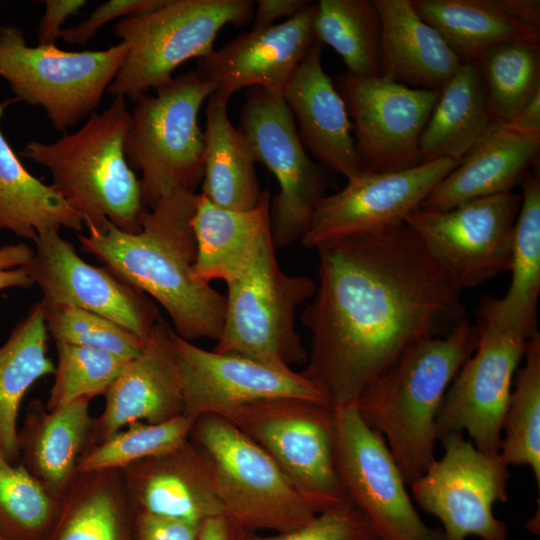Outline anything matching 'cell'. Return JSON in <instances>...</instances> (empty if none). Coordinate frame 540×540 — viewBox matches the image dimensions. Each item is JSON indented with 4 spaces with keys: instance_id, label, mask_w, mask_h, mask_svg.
<instances>
[{
    "instance_id": "1",
    "label": "cell",
    "mask_w": 540,
    "mask_h": 540,
    "mask_svg": "<svg viewBox=\"0 0 540 540\" xmlns=\"http://www.w3.org/2000/svg\"><path fill=\"white\" fill-rule=\"evenodd\" d=\"M319 284L302 313L300 372L333 408L353 404L417 342L466 319L461 290L404 222L318 244Z\"/></svg>"
},
{
    "instance_id": "2",
    "label": "cell",
    "mask_w": 540,
    "mask_h": 540,
    "mask_svg": "<svg viewBox=\"0 0 540 540\" xmlns=\"http://www.w3.org/2000/svg\"><path fill=\"white\" fill-rule=\"evenodd\" d=\"M197 199L198 194L173 190L144 210L139 232H124L107 222L103 232L88 228L79 240L84 252L156 300L180 337L217 341L226 296L193 271Z\"/></svg>"
},
{
    "instance_id": "3",
    "label": "cell",
    "mask_w": 540,
    "mask_h": 540,
    "mask_svg": "<svg viewBox=\"0 0 540 540\" xmlns=\"http://www.w3.org/2000/svg\"><path fill=\"white\" fill-rule=\"evenodd\" d=\"M477 343V326L466 318L446 335L408 348L355 402L364 421L383 436L407 484L435 459L440 407Z\"/></svg>"
},
{
    "instance_id": "4",
    "label": "cell",
    "mask_w": 540,
    "mask_h": 540,
    "mask_svg": "<svg viewBox=\"0 0 540 540\" xmlns=\"http://www.w3.org/2000/svg\"><path fill=\"white\" fill-rule=\"evenodd\" d=\"M129 119L126 98L114 96L76 132L63 133L52 143L33 140L21 152L49 170L51 186L87 228L103 232L109 222L124 232L141 230L146 207L124 152Z\"/></svg>"
},
{
    "instance_id": "5",
    "label": "cell",
    "mask_w": 540,
    "mask_h": 540,
    "mask_svg": "<svg viewBox=\"0 0 540 540\" xmlns=\"http://www.w3.org/2000/svg\"><path fill=\"white\" fill-rule=\"evenodd\" d=\"M189 439L203 453L223 516L246 533L289 531L318 515L274 460L224 418H197Z\"/></svg>"
},
{
    "instance_id": "6",
    "label": "cell",
    "mask_w": 540,
    "mask_h": 540,
    "mask_svg": "<svg viewBox=\"0 0 540 540\" xmlns=\"http://www.w3.org/2000/svg\"><path fill=\"white\" fill-rule=\"evenodd\" d=\"M155 91L136 101L124 140L129 166L142 172L146 208L176 189L195 193L202 183L204 136L198 114L213 89L190 71Z\"/></svg>"
},
{
    "instance_id": "7",
    "label": "cell",
    "mask_w": 540,
    "mask_h": 540,
    "mask_svg": "<svg viewBox=\"0 0 540 540\" xmlns=\"http://www.w3.org/2000/svg\"><path fill=\"white\" fill-rule=\"evenodd\" d=\"M253 15L251 0H166L151 13L118 20L114 33L127 52L107 93L136 102L169 83L184 62L209 55L224 26H243Z\"/></svg>"
},
{
    "instance_id": "8",
    "label": "cell",
    "mask_w": 540,
    "mask_h": 540,
    "mask_svg": "<svg viewBox=\"0 0 540 540\" xmlns=\"http://www.w3.org/2000/svg\"><path fill=\"white\" fill-rule=\"evenodd\" d=\"M272 239L253 263L227 282L223 327L214 351L240 355L279 370L307 362L296 330L298 308L312 298L316 282L279 266Z\"/></svg>"
},
{
    "instance_id": "9",
    "label": "cell",
    "mask_w": 540,
    "mask_h": 540,
    "mask_svg": "<svg viewBox=\"0 0 540 540\" xmlns=\"http://www.w3.org/2000/svg\"><path fill=\"white\" fill-rule=\"evenodd\" d=\"M218 416L257 443L317 514L350 503L334 465L331 405L279 397L249 402Z\"/></svg>"
},
{
    "instance_id": "10",
    "label": "cell",
    "mask_w": 540,
    "mask_h": 540,
    "mask_svg": "<svg viewBox=\"0 0 540 540\" xmlns=\"http://www.w3.org/2000/svg\"><path fill=\"white\" fill-rule=\"evenodd\" d=\"M126 52L123 42L83 51H66L56 44L30 46L19 27L0 26V78L15 100L41 106L63 133L95 112Z\"/></svg>"
},
{
    "instance_id": "11",
    "label": "cell",
    "mask_w": 540,
    "mask_h": 540,
    "mask_svg": "<svg viewBox=\"0 0 540 540\" xmlns=\"http://www.w3.org/2000/svg\"><path fill=\"white\" fill-rule=\"evenodd\" d=\"M476 326V349L447 389L436 420L437 438L466 431L478 450L497 456L514 375L530 336L495 315L482 301Z\"/></svg>"
},
{
    "instance_id": "12",
    "label": "cell",
    "mask_w": 540,
    "mask_h": 540,
    "mask_svg": "<svg viewBox=\"0 0 540 540\" xmlns=\"http://www.w3.org/2000/svg\"><path fill=\"white\" fill-rule=\"evenodd\" d=\"M240 129L255 159L275 176L279 192L270 203L275 248L300 241L329 186L327 169L307 154L295 119L282 97L249 88L240 112Z\"/></svg>"
},
{
    "instance_id": "13",
    "label": "cell",
    "mask_w": 540,
    "mask_h": 540,
    "mask_svg": "<svg viewBox=\"0 0 540 540\" xmlns=\"http://www.w3.org/2000/svg\"><path fill=\"white\" fill-rule=\"evenodd\" d=\"M334 411L336 473L378 540H444L441 530L427 525L416 511L386 441L355 403Z\"/></svg>"
},
{
    "instance_id": "14",
    "label": "cell",
    "mask_w": 540,
    "mask_h": 540,
    "mask_svg": "<svg viewBox=\"0 0 540 540\" xmlns=\"http://www.w3.org/2000/svg\"><path fill=\"white\" fill-rule=\"evenodd\" d=\"M444 454L410 483L417 504L442 524L444 540H507L506 524L493 512L507 501L508 466L478 450L462 432L440 439Z\"/></svg>"
},
{
    "instance_id": "15",
    "label": "cell",
    "mask_w": 540,
    "mask_h": 540,
    "mask_svg": "<svg viewBox=\"0 0 540 540\" xmlns=\"http://www.w3.org/2000/svg\"><path fill=\"white\" fill-rule=\"evenodd\" d=\"M520 205L521 195L511 191L447 210L417 208L404 222L462 291L509 271Z\"/></svg>"
},
{
    "instance_id": "16",
    "label": "cell",
    "mask_w": 540,
    "mask_h": 540,
    "mask_svg": "<svg viewBox=\"0 0 540 540\" xmlns=\"http://www.w3.org/2000/svg\"><path fill=\"white\" fill-rule=\"evenodd\" d=\"M342 96L365 171L390 172L420 165L419 140L440 89L411 88L383 76L347 72L335 84Z\"/></svg>"
},
{
    "instance_id": "17",
    "label": "cell",
    "mask_w": 540,
    "mask_h": 540,
    "mask_svg": "<svg viewBox=\"0 0 540 540\" xmlns=\"http://www.w3.org/2000/svg\"><path fill=\"white\" fill-rule=\"evenodd\" d=\"M459 162L439 159L390 172L364 171L317 204L300 242L307 248L339 237L368 234L404 223Z\"/></svg>"
},
{
    "instance_id": "18",
    "label": "cell",
    "mask_w": 540,
    "mask_h": 540,
    "mask_svg": "<svg viewBox=\"0 0 540 540\" xmlns=\"http://www.w3.org/2000/svg\"><path fill=\"white\" fill-rule=\"evenodd\" d=\"M23 266L44 302L69 304L108 318L147 340L161 318L156 303L106 266L85 262L59 232L46 231Z\"/></svg>"
},
{
    "instance_id": "19",
    "label": "cell",
    "mask_w": 540,
    "mask_h": 540,
    "mask_svg": "<svg viewBox=\"0 0 540 540\" xmlns=\"http://www.w3.org/2000/svg\"><path fill=\"white\" fill-rule=\"evenodd\" d=\"M183 396V413L198 418L220 415L240 405L269 398L295 397L331 405L301 373L255 360L209 351L180 337L172 328Z\"/></svg>"
},
{
    "instance_id": "20",
    "label": "cell",
    "mask_w": 540,
    "mask_h": 540,
    "mask_svg": "<svg viewBox=\"0 0 540 540\" xmlns=\"http://www.w3.org/2000/svg\"><path fill=\"white\" fill-rule=\"evenodd\" d=\"M317 2L279 24L241 33L222 48L197 60L194 73L212 96L228 103L242 88H260L282 97L297 66L316 41Z\"/></svg>"
},
{
    "instance_id": "21",
    "label": "cell",
    "mask_w": 540,
    "mask_h": 540,
    "mask_svg": "<svg viewBox=\"0 0 540 540\" xmlns=\"http://www.w3.org/2000/svg\"><path fill=\"white\" fill-rule=\"evenodd\" d=\"M171 331L160 318L142 352L110 385L103 412L93 418L87 447L130 423H162L183 414L182 383Z\"/></svg>"
},
{
    "instance_id": "22",
    "label": "cell",
    "mask_w": 540,
    "mask_h": 540,
    "mask_svg": "<svg viewBox=\"0 0 540 540\" xmlns=\"http://www.w3.org/2000/svg\"><path fill=\"white\" fill-rule=\"evenodd\" d=\"M317 40L297 66L283 94L300 141L327 170L347 180L365 171L352 136L346 104L321 61Z\"/></svg>"
},
{
    "instance_id": "23",
    "label": "cell",
    "mask_w": 540,
    "mask_h": 540,
    "mask_svg": "<svg viewBox=\"0 0 540 540\" xmlns=\"http://www.w3.org/2000/svg\"><path fill=\"white\" fill-rule=\"evenodd\" d=\"M121 473L138 513L196 525L223 516L207 461L190 439Z\"/></svg>"
},
{
    "instance_id": "24",
    "label": "cell",
    "mask_w": 540,
    "mask_h": 540,
    "mask_svg": "<svg viewBox=\"0 0 540 540\" xmlns=\"http://www.w3.org/2000/svg\"><path fill=\"white\" fill-rule=\"evenodd\" d=\"M540 149V135L493 121L486 133L431 191L419 208L447 210L521 184Z\"/></svg>"
},
{
    "instance_id": "25",
    "label": "cell",
    "mask_w": 540,
    "mask_h": 540,
    "mask_svg": "<svg viewBox=\"0 0 540 540\" xmlns=\"http://www.w3.org/2000/svg\"><path fill=\"white\" fill-rule=\"evenodd\" d=\"M462 62L514 40H540L539 0H411Z\"/></svg>"
},
{
    "instance_id": "26",
    "label": "cell",
    "mask_w": 540,
    "mask_h": 540,
    "mask_svg": "<svg viewBox=\"0 0 540 540\" xmlns=\"http://www.w3.org/2000/svg\"><path fill=\"white\" fill-rule=\"evenodd\" d=\"M90 401L84 398L48 410L42 401L33 400L18 430L19 462L57 499L64 497L79 474L93 421Z\"/></svg>"
},
{
    "instance_id": "27",
    "label": "cell",
    "mask_w": 540,
    "mask_h": 540,
    "mask_svg": "<svg viewBox=\"0 0 540 540\" xmlns=\"http://www.w3.org/2000/svg\"><path fill=\"white\" fill-rule=\"evenodd\" d=\"M382 25L380 76L416 89H441L462 61L411 0H373Z\"/></svg>"
},
{
    "instance_id": "28",
    "label": "cell",
    "mask_w": 540,
    "mask_h": 540,
    "mask_svg": "<svg viewBox=\"0 0 540 540\" xmlns=\"http://www.w3.org/2000/svg\"><path fill=\"white\" fill-rule=\"evenodd\" d=\"M192 227L196 242L194 274L208 283H227L242 274L272 239L270 195L263 191L256 207L236 211L198 194Z\"/></svg>"
},
{
    "instance_id": "29",
    "label": "cell",
    "mask_w": 540,
    "mask_h": 540,
    "mask_svg": "<svg viewBox=\"0 0 540 540\" xmlns=\"http://www.w3.org/2000/svg\"><path fill=\"white\" fill-rule=\"evenodd\" d=\"M205 114L201 194L213 204L230 210L256 207L263 191L250 141L231 123L226 102L210 95Z\"/></svg>"
},
{
    "instance_id": "30",
    "label": "cell",
    "mask_w": 540,
    "mask_h": 540,
    "mask_svg": "<svg viewBox=\"0 0 540 540\" xmlns=\"http://www.w3.org/2000/svg\"><path fill=\"white\" fill-rule=\"evenodd\" d=\"M135 517L121 470L79 473L45 540H134Z\"/></svg>"
},
{
    "instance_id": "31",
    "label": "cell",
    "mask_w": 540,
    "mask_h": 540,
    "mask_svg": "<svg viewBox=\"0 0 540 540\" xmlns=\"http://www.w3.org/2000/svg\"><path fill=\"white\" fill-rule=\"evenodd\" d=\"M493 120L474 61L462 62L440 89L439 98L419 140L420 163L439 159L460 162Z\"/></svg>"
},
{
    "instance_id": "32",
    "label": "cell",
    "mask_w": 540,
    "mask_h": 540,
    "mask_svg": "<svg viewBox=\"0 0 540 540\" xmlns=\"http://www.w3.org/2000/svg\"><path fill=\"white\" fill-rule=\"evenodd\" d=\"M14 99L0 102V120ZM83 220L50 185L22 164L0 129V231L32 240L61 228L79 231Z\"/></svg>"
},
{
    "instance_id": "33",
    "label": "cell",
    "mask_w": 540,
    "mask_h": 540,
    "mask_svg": "<svg viewBox=\"0 0 540 540\" xmlns=\"http://www.w3.org/2000/svg\"><path fill=\"white\" fill-rule=\"evenodd\" d=\"M47 337L40 300L0 347V456L11 463L19 462L17 419L22 399L37 380L55 372L47 355Z\"/></svg>"
},
{
    "instance_id": "34",
    "label": "cell",
    "mask_w": 540,
    "mask_h": 540,
    "mask_svg": "<svg viewBox=\"0 0 540 540\" xmlns=\"http://www.w3.org/2000/svg\"><path fill=\"white\" fill-rule=\"evenodd\" d=\"M521 187V205L513 227L509 288L502 298L485 296L482 301L498 317L532 336L537 331L540 294L539 177L529 171Z\"/></svg>"
},
{
    "instance_id": "35",
    "label": "cell",
    "mask_w": 540,
    "mask_h": 540,
    "mask_svg": "<svg viewBox=\"0 0 540 540\" xmlns=\"http://www.w3.org/2000/svg\"><path fill=\"white\" fill-rule=\"evenodd\" d=\"M313 33L341 57L347 73L380 75L382 25L373 0L318 1Z\"/></svg>"
},
{
    "instance_id": "36",
    "label": "cell",
    "mask_w": 540,
    "mask_h": 540,
    "mask_svg": "<svg viewBox=\"0 0 540 540\" xmlns=\"http://www.w3.org/2000/svg\"><path fill=\"white\" fill-rule=\"evenodd\" d=\"M474 62L495 122L507 123L540 93V40L499 43Z\"/></svg>"
},
{
    "instance_id": "37",
    "label": "cell",
    "mask_w": 540,
    "mask_h": 540,
    "mask_svg": "<svg viewBox=\"0 0 540 540\" xmlns=\"http://www.w3.org/2000/svg\"><path fill=\"white\" fill-rule=\"evenodd\" d=\"M525 362L516 371L502 421L499 457L507 465L527 466L540 488V334L526 343Z\"/></svg>"
},
{
    "instance_id": "38",
    "label": "cell",
    "mask_w": 540,
    "mask_h": 540,
    "mask_svg": "<svg viewBox=\"0 0 540 540\" xmlns=\"http://www.w3.org/2000/svg\"><path fill=\"white\" fill-rule=\"evenodd\" d=\"M61 500L20 462L0 456V535L5 540H45L59 516Z\"/></svg>"
},
{
    "instance_id": "39",
    "label": "cell",
    "mask_w": 540,
    "mask_h": 540,
    "mask_svg": "<svg viewBox=\"0 0 540 540\" xmlns=\"http://www.w3.org/2000/svg\"><path fill=\"white\" fill-rule=\"evenodd\" d=\"M197 418L181 414L162 423L133 422L83 452L78 472L122 470L189 439Z\"/></svg>"
},
{
    "instance_id": "40",
    "label": "cell",
    "mask_w": 540,
    "mask_h": 540,
    "mask_svg": "<svg viewBox=\"0 0 540 540\" xmlns=\"http://www.w3.org/2000/svg\"><path fill=\"white\" fill-rule=\"evenodd\" d=\"M57 364L54 383L46 403L54 410L80 399L105 395L122 372L127 359L114 353L55 341Z\"/></svg>"
},
{
    "instance_id": "41",
    "label": "cell",
    "mask_w": 540,
    "mask_h": 540,
    "mask_svg": "<svg viewBox=\"0 0 540 540\" xmlns=\"http://www.w3.org/2000/svg\"><path fill=\"white\" fill-rule=\"evenodd\" d=\"M47 332L55 341L101 349L127 359H134L143 350V340L96 313L69 304L42 301Z\"/></svg>"
},
{
    "instance_id": "42",
    "label": "cell",
    "mask_w": 540,
    "mask_h": 540,
    "mask_svg": "<svg viewBox=\"0 0 540 540\" xmlns=\"http://www.w3.org/2000/svg\"><path fill=\"white\" fill-rule=\"evenodd\" d=\"M239 540H378L365 516L350 502L315 516L309 523L262 536L244 533Z\"/></svg>"
},
{
    "instance_id": "43",
    "label": "cell",
    "mask_w": 540,
    "mask_h": 540,
    "mask_svg": "<svg viewBox=\"0 0 540 540\" xmlns=\"http://www.w3.org/2000/svg\"><path fill=\"white\" fill-rule=\"evenodd\" d=\"M165 2L166 0L106 1L99 5L85 21L63 28L60 38L72 44L86 45L107 23L115 19L146 15L160 8Z\"/></svg>"
},
{
    "instance_id": "44",
    "label": "cell",
    "mask_w": 540,
    "mask_h": 540,
    "mask_svg": "<svg viewBox=\"0 0 540 540\" xmlns=\"http://www.w3.org/2000/svg\"><path fill=\"white\" fill-rule=\"evenodd\" d=\"M199 525L136 512L134 540H197Z\"/></svg>"
},
{
    "instance_id": "45",
    "label": "cell",
    "mask_w": 540,
    "mask_h": 540,
    "mask_svg": "<svg viewBox=\"0 0 540 540\" xmlns=\"http://www.w3.org/2000/svg\"><path fill=\"white\" fill-rule=\"evenodd\" d=\"M34 250L25 243L9 244L0 247V290L34 285L23 268L33 257Z\"/></svg>"
},
{
    "instance_id": "46",
    "label": "cell",
    "mask_w": 540,
    "mask_h": 540,
    "mask_svg": "<svg viewBox=\"0 0 540 540\" xmlns=\"http://www.w3.org/2000/svg\"><path fill=\"white\" fill-rule=\"evenodd\" d=\"M43 16L39 22L37 40L41 45L56 44L65 20L76 15L87 4L86 0H45Z\"/></svg>"
},
{
    "instance_id": "47",
    "label": "cell",
    "mask_w": 540,
    "mask_h": 540,
    "mask_svg": "<svg viewBox=\"0 0 540 540\" xmlns=\"http://www.w3.org/2000/svg\"><path fill=\"white\" fill-rule=\"evenodd\" d=\"M312 2L309 0H258L253 15L252 29L271 26L275 20L283 17L291 18Z\"/></svg>"
},
{
    "instance_id": "48",
    "label": "cell",
    "mask_w": 540,
    "mask_h": 540,
    "mask_svg": "<svg viewBox=\"0 0 540 540\" xmlns=\"http://www.w3.org/2000/svg\"><path fill=\"white\" fill-rule=\"evenodd\" d=\"M503 124L509 129L519 133L540 135V93L510 121Z\"/></svg>"
},
{
    "instance_id": "49",
    "label": "cell",
    "mask_w": 540,
    "mask_h": 540,
    "mask_svg": "<svg viewBox=\"0 0 540 540\" xmlns=\"http://www.w3.org/2000/svg\"><path fill=\"white\" fill-rule=\"evenodd\" d=\"M244 533L224 516H216L199 525L197 540H239Z\"/></svg>"
},
{
    "instance_id": "50",
    "label": "cell",
    "mask_w": 540,
    "mask_h": 540,
    "mask_svg": "<svg viewBox=\"0 0 540 540\" xmlns=\"http://www.w3.org/2000/svg\"><path fill=\"white\" fill-rule=\"evenodd\" d=\"M0 540H5V539L0 535Z\"/></svg>"
}]
</instances>
